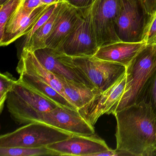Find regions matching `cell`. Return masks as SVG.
<instances>
[{
  "instance_id": "2",
  "label": "cell",
  "mask_w": 156,
  "mask_h": 156,
  "mask_svg": "<svg viewBox=\"0 0 156 156\" xmlns=\"http://www.w3.org/2000/svg\"><path fill=\"white\" fill-rule=\"evenodd\" d=\"M6 101L12 118L20 125L37 122L44 113L58 106L19 80Z\"/></svg>"
},
{
  "instance_id": "23",
  "label": "cell",
  "mask_w": 156,
  "mask_h": 156,
  "mask_svg": "<svg viewBox=\"0 0 156 156\" xmlns=\"http://www.w3.org/2000/svg\"><path fill=\"white\" fill-rule=\"evenodd\" d=\"M18 80L9 73L0 74V112L2 113L9 93Z\"/></svg>"
},
{
  "instance_id": "24",
  "label": "cell",
  "mask_w": 156,
  "mask_h": 156,
  "mask_svg": "<svg viewBox=\"0 0 156 156\" xmlns=\"http://www.w3.org/2000/svg\"><path fill=\"white\" fill-rule=\"evenodd\" d=\"M142 41L147 44H156V10L148 17L144 27Z\"/></svg>"
},
{
  "instance_id": "11",
  "label": "cell",
  "mask_w": 156,
  "mask_h": 156,
  "mask_svg": "<svg viewBox=\"0 0 156 156\" xmlns=\"http://www.w3.org/2000/svg\"><path fill=\"white\" fill-rule=\"evenodd\" d=\"M37 122L45 123L74 135L89 136L95 134L94 126L88 123L78 110L59 106L44 113Z\"/></svg>"
},
{
  "instance_id": "30",
  "label": "cell",
  "mask_w": 156,
  "mask_h": 156,
  "mask_svg": "<svg viewBox=\"0 0 156 156\" xmlns=\"http://www.w3.org/2000/svg\"><path fill=\"white\" fill-rule=\"evenodd\" d=\"M8 0H0V5H2L3 3L7 1Z\"/></svg>"
},
{
  "instance_id": "21",
  "label": "cell",
  "mask_w": 156,
  "mask_h": 156,
  "mask_svg": "<svg viewBox=\"0 0 156 156\" xmlns=\"http://www.w3.org/2000/svg\"><path fill=\"white\" fill-rule=\"evenodd\" d=\"M140 101L150 104L156 114V70L143 88L138 102Z\"/></svg>"
},
{
  "instance_id": "25",
  "label": "cell",
  "mask_w": 156,
  "mask_h": 156,
  "mask_svg": "<svg viewBox=\"0 0 156 156\" xmlns=\"http://www.w3.org/2000/svg\"><path fill=\"white\" fill-rule=\"evenodd\" d=\"M57 4L58 3L52 5L50 7V8L47 10V11L42 15V16L40 18V20L37 21L36 24L34 25L33 28L31 30L30 33L26 35V38H25V40H24L23 46L26 45L28 43V42L30 41L31 36L33 35L34 34L50 19V17H51L52 14L54 12L55 9Z\"/></svg>"
},
{
  "instance_id": "31",
  "label": "cell",
  "mask_w": 156,
  "mask_h": 156,
  "mask_svg": "<svg viewBox=\"0 0 156 156\" xmlns=\"http://www.w3.org/2000/svg\"><path fill=\"white\" fill-rule=\"evenodd\" d=\"M128 1H129L131 2H133L134 0H128Z\"/></svg>"
},
{
  "instance_id": "1",
  "label": "cell",
  "mask_w": 156,
  "mask_h": 156,
  "mask_svg": "<svg viewBox=\"0 0 156 156\" xmlns=\"http://www.w3.org/2000/svg\"><path fill=\"white\" fill-rule=\"evenodd\" d=\"M117 150L129 156H156V114L140 101L114 114Z\"/></svg>"
},
{
  "instance_id": "16",
  "label": "cell",
  "mask_w": 156,
  "mask_h": 156,
  "mask_svg": "<svg viewBox=\"0 0 156 156\" xmlns=\"http://www.w3.org/2000/svg\"><path fill=\"white\" fill-rule=\"evenodd\" d=\"M16 71L19 74L26 73L47 83L66 99L63 83L60 78L46 69L33 52L23 49Z\"/></svg>"
},
{
  "instance_id": "27",
  "label": "cell",
  "mask_w": 156,
  "mask_h": 156,
  "mask_svg": "<svg viewBox=\"0 0 156 156\" xmlns=\"http://www.w3.org/2000/svg\"><path fill=\"white\" fill-rule=\"evenodd\" d=\"M95 0H64L72 7L79 10L85 9L92 6Z\"/></svg>"
},
{
  "instance_id": "17",
  "label": "cell",
  "mask_w": 156,
  "mask_h": 156,
  "mask_svg": "<svg viewBox=\"0 0 156 156\" xmlns=\"http://www.w3.org/2000/svg\"><path fill=\"white\" fill-rule=\"evenodd\" d=\"M66 97L77 110L91 102L102 92L83 83L62 80Z\"/></svg>"
},
{
  "instance_id": "4",
  "label": "cell",
  "mask_w": 156,
  "mask_h": 156,
  "mask_svg": "<svg viewBox=\"0 0 156 156\" xmlns=\"http://www.w3.org/2000/svg\"><path fill=\"white\" fill-rule=\"evenodd\" d=\"M73 134L45 123L33 122L0 136V147H40L67 139Z\"/></svg>"
},
{
  "instance_id": "22",
  "label": "cell",
  "mask_w": 156,
  "mask_h": 156,
  "mask_svg": "<svg viewBox=\"0 0 156 156\" xmlns=\"http://www.w3.org/2000/svg\"><path fill=\"white\" fill-rule=\"evenodd\" d=\"M23 0H8L0 5V39L4 33L5 26L9 19L21 3Z\"/></svg>"
},
{
  "instance_id": "28",
  "label": "cell",
  "mask_w": 156,
  "mask_h": 156,
  "mask_svg": "<svg viewBox=\"0 0 156 156\" xmlns=\"http://www.w3.org/2000/svg\"><path fill=\"white\" fill-rule=\"evenodd\" d=\"M21 4L25 9L32 10L44 5L41 0H23Z\"/></svg>"
},
{
  "instance_id": "6",
  "label": "cell",
  "mask_w": 156,
  "mask_h": 156,
  "mask_svg": "<svg viewBox=\"0 0 156 156\" xmlns=\"http://www.w3.org/2000/svg\"><path fill=\"white\" fill-rule=\"evenodd\" d=\"M75 66L96 88L104 92L126 73V67L117 63L89 57H72Z\"/></svg>"
},
{
  "instance_id": "5",
  "label": "cell",
  "mask_w": 156,
  "mask_h": 156,
  "mask_svg": "<svg viewBox=\"0 0 156 156\" xmlns=\"http://www.w3.org/2000/svg\"><path fill=\"white\" fill-rule=\"evenodd\" d=\"M123 5V0H95L91 6L92 23L99 48L120 41L116 24Z\"/></svg>"
},
{
  "instance_id": "14",
  "label": "cell",
  "mask_w": 156,
  "mask_h": 156,
  "mask_svg": "<svg viewBox=\"0 0 156 156\" xmlns=\"http://www.w3.org/2000/svg\"><path fill=\"white\" fill-rule=\"evenodd\" d=\"M83 10L78 9L63 1L46 41V47L57 49L74 30L83 17Z\"/></svg>"
},
{
  "instance_id": "12",
  "label": "cell",
  "mask_w": 156,
  "mask_h": 156,
  "mask_svg": "<svg viewBox=\"0 0 156 156\" xmlns=\"http://www.w3.org/2000/svg\"><path fill=\"white\" fill-rule=\"evenodd\" d=\"M145 13L141 12L138 2L123 0L121 12L116 24L117 35L120 41L137 42L142 41V35L146 22Z\"/></svg>"
},
{
  "instance_id": "9",
  "label": "cell",
  "mask_w": 156,
  "mask_h": 156,
  "mask_svg": "<svg viewBox=\"0 0 156 156\" xmlns=\"http://www.w3.org/2000/svg\"><path fill=\"white\" fill-rule=\"evenodd\" d=\"M126 81L125 73L111 87L78 109L80 115L94 126L103 115H114L116 107L125 91Z\"/></svg>"
},
{
  "instance_id": "8",
  "label": "cell",
  "mask_w": 156,
  "mask_h": 156,
  "mask_svg": "<svg viewBox=\"0 0 156 156\" xmlns=\"http://www.w3.org/2000/svg\"><path fill=\"white\" fill-rule=\"evenodd\" d=\"M34 53L39 62L59 77L61 81L68 80L95 87L74 64L71 56L66 55L56 49L47 47L38 49Z\"/></svg>"
},
{
  "instance_id": "20",
  "label": "cell",
  "mask_w": 156,
  "mask_h": 156,
  "mask_svg": "<svg viewBox=\"0 0 156 156\" xmlns=\"http://www.w3.org/2000/svg\"><path fill=\"white\" fill-rule=\"evenodd\" d=\"M60 156L55 151L46 147H0V156Z\"/></svg>"
},
{
  "instance_id": "3",
  "label": "cell",
  "mask_w": 156,
  "mask_h": 156,
  "mask_svg": "<svg viewBox=\"0 0 156 156\" xmlns=\"http://www.w3.org/2000/svg\"><path fill=\"white\" fill-rule=\"evenodd\" d=\"M156 70V44H147L126 67L125 91L114 114L138 102L144 86Z\"/></svg>"
},
{
  "instance_id": "15",
  "label": "cell",
  "mask_w": 156,
  "mask_h": 156,
  "mask_svg": "<svg viewBox=\"0 0 156 156\" xmlns=\"http://www.w3.org/2000/svg\"><path fill=\"white\" fill-rule=\"evenodd\" d=\"M147 44L143 41L137 42L119 41L100 46L94 56L127 67Z\"/></svg>"
},
{
  "instance_id": "10",
  "label": "cell",
  "mask_w": 156,
  "mask_h": 156,
  "mask_svg": "<svg viewBox=\"0 0 156 156\" xmlns=\"http://www.w3.org/2000/svg\"><path fill=\"white\" fill-rule=\"evenodd\" d=\"M51 5H42L32 10L25 9L20 4L6 24L3 37L0 39L1 46H8L27 35Z\"/></svg>"
},
{
  "instance_id": "7",
  "label": "cell",
  "mask_w": 156,
  "mask_h": 156,
  "mask_svg": "<svg viewBox=\"0 0 156 156\" xmlns=\"http://www.w3.org/2000/svg\"><path fill=\"white\" fill-rule=\"evenodd\" d=\"M91 7L83 10L78 25L56 50L72 57L95 55L99 46L92 23Z\"/></svg>"
},
{
  "instance_id": "29",
  "label": "cell",
  "mask_w": 156,
  "mask_h": 156,
  "mask_svg": "<svg viewBox=\"0 0 156 156\" xmlns=\"http://www.w3.org/2000/svg\"><path fill=\"white\" fill-rule=\"evenodd\" d=\"M44 5H51L63 2L64 0H41Z\"/></svg>"
},
{
  "instance_id": "19",
  "label": "cell",
  "mask_w": 156,
  "mask_h": 156,
  "mask_svg": "<svg viewBox=\"0 0 156 156\" xmlns=\"http://www.w3.org/2000/svg\"><path fill=\"white\" fill-rule=\"evenodd\" d=\"M61 2L57 4L50 19L34 34L28 43L23 46V49H26L34 52L38 49L46 47V41L51 32L61 7Z\"/></svg>"
},
{
  "instance_id": "18",
  "label": "cell",
  "mask_w": 156,
  "mask_h": 156,
  "mask_svg": "<svg viewBox=\"0 0 156 156\" xmlns=\"http://www.w3.org/2000/svg\"><path fill=\"white\" fill-rule=\"evenodd\" d=\"M20 81L59 106L78 110L63 96L47 83L26 73H20Z\"/></svg>"
},
{
  "instance_id": "26",
  "label": "cell",
  "mask_w": 156,
  "mask_h": 156,
  "mask_svg": "<svg viewBox=\"0 0 156 156\" xmlns=\"http://www.w3.org/2000/svg\"><path fill=\"white\" fill-rule=\"evenodd\" d=\"M143 11L147 16H151L156 10V0H138Z\"/></svg>"
},
{
  "instance_id": "13",
  "label": "cell",
  "mask_w": 156,
  "mask_h": 156,
  "mask_svg": "<svg viewBox=\"0 0 156 156\" xmlns=\"http://www.w3.org/2000/svg\"><path fill=\"white\" fill-rule=\"evenodd\" d=\"M60 156H94L110 149L105 141L94 134L89 136L74 135L67 139L47 146Z\"/></svg>"
}]
</instances>
